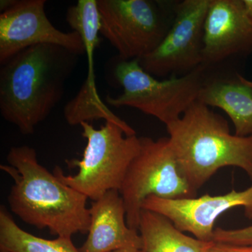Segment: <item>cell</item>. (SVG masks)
<instances>
[{"instance_id":"1","label":"cell","mask_w":252,"mask_h":252,"mask_svg":"<svg viewBox=\"0 0 252 252\" xmlns=\"http://www.w3.org/2000/svg\"><path fill=\"white\" fill-rule=\"evenodd\" d=\"M80 56L62 46L23 50L0 69V113L23 135L34 133L64 94Z\"/></svg>"},{"instance_id":"2","label":"cell","mask_w":252,"mask_h":252,"mask_svg":"<svg viewBox=\"0 0 252 252\" xmlns=\"http://www.w3.org/2000/svg\"><path fill=\"white\" fill-rule=\"evenodd\" d=\"M6 161L0 169L14 181L7 201L16 216L58 237L72 238L79 233H88L89 198L41 165L35 149L27 145L11 147Z\"/></svg>"},{"instance_id":"3","label":"cell","mask_w":252,"mask_h":252,"mask_svg":"<svg viewBox=\"0 0 252 252\" xmlns=\"http://www.w3.org/2000/svg\"><path fill=\"white\" fill-rule=\"evenodd\" d=\"M169 140L189 185H205L220 168L237 167L252 181V136L230 133L224 117L196 101L166 126Z\"/></svg>"},{"instance_id":"4","label":"cell","mask_w":252,"mask_h":252,"mask_svg":"<svg viewBox=\"0 0 252 252\" xmlns=\"http://www.w3.org/2000/svg\"><path fill=\"white\" fill-rule=\"evenodd\" d=\"M86 140L82 158L67 160L68 166L78 167L75 175H65L55 167L61 182L93 201L111 190H120L131 162L140 152V137L127 136L117 124L106 122L95 129L90 123L80 124Z\"/></svg>"},{"instance_id":"5","label":"cell","mask_w":252,"mask_h":252,"mask_svg":"<svg viewBox=\"0 0 252 252\" xmlns=\"http://www.w3.org/2000/svg\"><path fill=\"white\" fill-rule=\"evenodd\" d=\"M205 67L202 64L185 75L160 80L144 70L138 59L119 58L113 73L124 90L117 97L108 94L106 102L117 108H135L168 125L198 101L205 81Z\"/></svg>"},{"instance_id":"6","label":"cell","mask_w":252,"mask_h":252,"mask_svg":"<svg viewBox=\"0 0 252 252\" xmlns=\"http://www.w3.org/2000/svg\"><path fill=\"white\" fill-rule=\"evenodd\" d=\"M140 149L126 172L120 192L130 228L138 230L144 202L149 196L195 198L179 163L169 137H140Z\"/></svg>"},{"instance_id":"7","label":"cell","mask_w":252,"mask_h":252,"mask_svg":"<svg viewBox=\"0 0 252 252\" xmlns=\"http://www.w3.org/2000/svg\"><path fill=\"white\" fill-rule=\"evenodd\" d=\"M100 34L124 61L139 59L159 45L166 34V15L160 1L97 0Z\"/></svg>"},{"instance_id":"8","label":"cell","mask_w":252,"mask_h":252,"mask_svg":"<svg viewBox=\"0 0 252 252\" xmlns=\"http://www.w3.org/2000/svg\"><path fill=\"white\" fill-rule=\"evenodd\" d=\"M211 0H184L176 5L173 21L159 45L139 59L156 78L192 72L203 64L204 23Z\"/></svg>"},{"instance_id":"9","label":"cell","mask_w":252,"mask_h":252,"mask_svg":"<svg viewBox=\"0 0 252 252\" xmlns=\"http://www.w3.org/2000/svg\"><path fill=\"white\" fill-rule=\"evenodd\" d=\"M45 0H17L0 14V64L23 50L39 44L62 46L82 56L85 47L75 32L57 29L45 12Z\"/></svg>"},{"instance_id":"10","label":"cell","mask_w":252,"mask_h":252,"mask_svg":"<svg viewBox=\"0 0 252 252\" xmlns=\"http://www.w3.org/2000/svg\"><path fill=\"white\" fill-rule=\"evenodd\" d=\"M239 207H243L245 217L252 220V185L243 191L233 189L223 195L205 194L199 198L166 199L152 195L146 199L142 208L167 217L184 233L212 242L217 219Z\"/></svg>"},{"instance_id":"11","label":"cell","mask_w":252,"mask_h":252,"mask_svg":"<svg viewBox=\"0 0 252 252\" xmlns=\"http://www.w3.org/2000/svg\"><path fill=\"white\" fill-rule=\"evenodd\" d=\"M252 53V21L243 0H211L204 23V65Z\"/></svg>"},{"instance_id":"12","label":"cell","mask_w":252,"mask_h":252,"mask_svg":"<svg viewBox=\"0 0 252 252\" xmlns=\"http://www.w3.org/2000/svg\"><path fill=\"white\" fill-rule=\"evenodd\" d=\"M91 224L80 252H112L119 249H143L138 230L126 221L125 204L120 192L111 190L94 200L89 208Z\"/></svg>"},{"instance_id":"13","label":"cell","mask_w":252,"mask_h":252,"mask_svg":"<svg viewBox=\"0 0 252 252\" xmlns=\"http://www.w3.org/2000/svg\"><path fill=\"white\" fill-rule=\"evenodd\" d=\"M198 102L223 110L235 127V135L252 136V81L235 74L205 79Z\"/></svg>"},{"instance_id":"14","label":"cell","mask_w":252,"mask_h":252,"mask_svg":"<svg viewBox=\"0 0 252 252\" xmlns=\"http://www.w3.org/2000/svg\"><path fill=\"white\" fill-rule=\"evenodd\" d=\"M138 231L146 252H209L214 243L189 236L167 217L147 210L141 213Z\"/></svg>"},{"instance_id":"15","label":"cell","mask_w":252,"mask_h":252,"mask_svg":"<svg viewBox=\"0 0 252 252\" xmlns=\"http://www.w3.org/2000/svg\"><path fill=\"white\" fill-rule=\"evenodd\" d=\"M0 251L8 252H80L72 238H39L18 226L4 205L0 207Z\"/></svg>"},{"instance_id":"16","label":"cell","mask_w":252,"mask_h":252,"mask_svg":"<svg viewBox=\"0 0 252 252\" xmlns=\"http://www.w3.org/2000/svg\"><path fill=\"white\" fill-rule=\"evenodd\" d=\"M213 242L238 246L252 245V225L236 229L215 228L214 231Z\"/></svg>"},{"instance_id":"17","label":"cell","mask_w":252,"mask_h":252,"mask_svg":"<svg viewBox=\"0 0 252 252\" xmlns=\"http://www.w3.org/2000/svg\"><path fill=\"white\" fill-rule=\"evenodd\" d=\"M209 252H252V245L238 246L214 243Z\"/></svg>"},{"instance_id":"18","label":"cell","mask_w":252,"mask_h":252,"mask_svg":"<svg viewBox=\"0 0 252 252\" xmlns=\"http://www.w3.org/2000/svg\"><path fill=\"white\" fill-rule=\"evenodd\" d=\"M16 2H17V0H1L0 1V11H1V13L4 12L6 10L12 7Z\"/></svg>"},{"instance_id":"19","label":"cell","mask_w":252,"mask_h":252,"mask_svg":"<svg viewBox=\"0 0 252 252\" xmlns=\"http://www.w3.org/2000/svg\"><path fill=\"white\" fill-rule=\"evenodd\" d=\"M243 3L247 14L252 21V0H243Z\"/></svg>"},{"instance_id":"20","label":"cell","mask_w":252,"mask_h":252,"mask_svg":"<svg viewBox=\"0 0 252 252\" xmlns=\"http://www.w3.org/2000/svg\"><path fill=\"white\" fill-rule=\"evenodd\" d=\"M112 252H146L144 249H140L137 248H126L119 249V250H115Z\"/></svg>"},{"instance_id":"21","label":"cell","mask_w":252,"mask_h":252,"mask_svg":"<svg viewBox=\"0 0 252 252\" xmlns=\"http://www.w3.org/2000/svg\"><path fill=\"white\" fill-rule=\"evenodd\" d=\"M1 252H6V251H1Z\"/></svg>"}]
</instances>
